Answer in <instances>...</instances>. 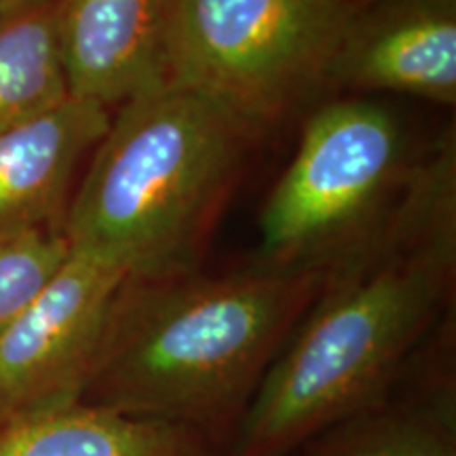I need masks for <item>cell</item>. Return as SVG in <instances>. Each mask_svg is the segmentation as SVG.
<instances>
[{"label":"cell","instance_id":"14","mask_svg":"<svg viewBox=\"0 0 456 456\" xmlns=\"http://www.w3.org/2000/svg\"><path fill=\"white\" fill-rule=\"evenodd\" d=\"M49 3V0H0V15L15 13V11H24L30 7H38V4Z\"/></svg>","mask_w":456,"mask_h":456},{"label":"cell","instance_id":"13","mask_svg":"<svg viewBox=\"0 0 456 456\" xmlns=\"http://www.w3.org/2000/svg\"><path fill=\"white\" fill-rule=\"evenodd\" d=\"M70 256L61 224L0 228V336L17 322Z\"/></svg>","mask_w":456,"mask_h":456},{"label":"cell","instance_id":"1","mask_svg":"<svg viewBox=\"0 0 456 456\" xmlns=\"http://www.w3.org/2000/svg\"><path fill=\"white\" fill-rule=\"evenodd\" d=\"M454 203L450 144L326 273L245 408L232 456H285L383 403L452 288Z\"/></svg>","mask_w":456,"mask_h":456},{"label":"cell","instance_id":"12","mask_svg":"<svg viewBox=\"0 0 456 456\" xmlns=\"http://www.w3.org/2000/svg\"><path fill=\"white\" fill-rule=\"evenodd\" d=\"M315 456H456L452 391L353 416L319 436Z\"/></svg>","mask_w":456,"mask_h":456},{"label":"cell","instance_id":"10","mask_svg":"<svg viewBox=\"0 0 456 456\" xmlns=\"http://www.w3.org/2000/svg\"><path fill=\"white\" fill-rule=\"evenodd\" d=\"M197 437L74 397L0 420V456H203Z\"/></svg>","mask_w":456,"mask_h":456},{"label":"cell","instance_id":"6","mask_svg":"<svg viewBox=\"0 0 456 456\" xmlns=\"http://www.w3.org/2000/svg\"><path fill=\"white\" fill-rule=\"evenodd\" d=\"M127 275L70 248L61 269L0 336V420L81 397Z\"/></svg>","mask_w":456,"mask_h":456},{"label":"cell","instance_id":"11","mask_svg":"<svg viewBox=\"0 0 456 456\" xmlns=\"http://www.w3.org/2000/svg\"><path fill=\"white\" fill-rule=\"evenodd\" d=\"M57 0L0 15V131L68 98Z\"/></svg>","mask_w":456,"mask_h":456},{"label":"cell","instance_id":"4","mask_svg":"<svg viewBox=\"0 0 456 456\" xmlns=\"http://www.w3.org/2000/svg\"><path fill=\"white\" fill-rule=\"evenodd\" d=\"M406 135L370 100H336L313 114L260 214L265 269L326 273L366 239L402 192Z\"/></svg>","mask_w":456,"mask_h":456},{"label":"cell","instance_id":"7","mask_svg":"<svg viewBox=\"0 0 456 456\" xmlns=\"http://www.w3.org/2000/svg\"><path fill=\"white\" fill-rule=\"evenodd\" d=\"M175 0H57L68 94L108 110L171 83Z\"/></svg>","mask_w":456,"mask_h":456},{"label":"cell","instance_id":"5","mask_svg":"<svg viewBox=\"0 0 456 456\" xmlns=\"http://www.w3.org/2000/svg\"><path fill=\"white\" fill-rule=\"evenodd\" d=\"M346 0H175L171 83L260 134L328 81Z\"/></svg>","mask_w":456,"mask_h":456},{"label":"cell","instance_id":"8","mask_svg":"<svg viewBox=\"0 0 456 456\" xmlns=\"http://www.w3.org/2000/svg\"><path fill=\"white\" fill-rule=\"evenodd\" d=\"M328 81L452 106L454 0H374L370 7L353 11L334 51Z\"/></svg>","mask_w":456,"mask_h":456},{"label":"cell","instance_id":"9","mask_svg":"<svg viewBox=\"0 0 456 456\" xmlns=\"http://www.w3.org/2000/svg\"><path fill=\"white\" fill-rule=\"evenodd\" d=\"M98 102L68 95L0 131V228L61 224L74 174L110 127Z\"/></svg>","mask_w":456,"mask_h":456},{"label":"cell","instance_id":"2","mask_svg":"<svg viewBox=\"0 0 456 456\" xmlns=\"http://www.w3.org/2000/svg\"><path fill=\"white\" fill-rule=\"evenodd\" d=\"M326 275L256 266L125 279L81 399L201 433L241 420Z\"/></svg>","mask_w":456,"mask_h":456},{"label":"cell","instance_id":"3","mask_svg":"<svg viewBox=\"0 0 456 456\" xmlns=\"http://www.w3.org/2000/svg\"><path fill=\"white\" fill-rule=\"evenodd\" d=\"M256 135L175 83L118 106L68 203L70 248L127 279L197 271Z\"/></svg>","mask_w":456,"mask_h":456}]
</instances>
